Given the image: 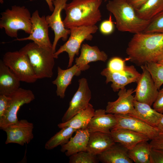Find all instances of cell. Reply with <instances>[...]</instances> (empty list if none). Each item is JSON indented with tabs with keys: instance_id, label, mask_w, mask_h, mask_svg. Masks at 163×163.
Wrapping results in <instances>:
<instances>
[{
	"instance_id": "obj_1",
	"label": "cell",
	"mask_w": 163,
	"mask_h": 163,
	"mask_svg": "<svg viewBox=\"0 0 163 163\" xmlns=\"http://www.w3.org/2000/svg\"><path fill=\"white\" fill-rule=\"evenodd\" d=\"M126 53L128 60L141 66L157 62L163 54V34H135L128 43Z\"/></svg>"
},
{
	"instance_id": "obj_2",
	"label": "cell",
	"mask_w": 163,
	"mask_h": 163,
	"mask_svg": "<svg viewBox=\"0 0 163 163\" xmlns=\"http://www.w3.org/2000/svg\"><path fill=\"white\" fill-rule=\"evenodd\" d=\"M102 0H72L66 4L63 21L66 28L95 25L101 19L99 7Z\"/></svg>"
},
{
	"instance_id": "obj_3",
	"label": "cell",
	"mask_w": 163,
	"mask_h": 163,
	"mask_svg": "<svg viewBox=\"0 0 163 163\" xmlns=\"http://www.w3.org/2000/svg\"><path fill=\"white\" fill-rule=\"evenodd\" d=\"M107 10L113 15L118 30L137 34L143 32L151 20L142 19L126 0H111L106 5Z\"/></svg>"
},
{
	"instance_id": "obj_4",
	"label": "cell",
	"mask_w": 163,
	"mask_h": 163,
	"mask_svg": "<svg viewBox=\"0 0 163 163\" xmlns=\"http://www.w3.org/2000/svg\"><path fill=\"white\" fill-rule=\"evenodd\" d=\"M19 51L27 56L37 79L52 77L55 58L52 50L39 46L33 42Z\"/></svg>"
},
{
	"instance_id": "obj_5",
	"label": "cell",
	"mask_w": 163,
	"mask_h": 163,
	"mask_svg": "<svg viewBox=\"0 0 163 163\" xmlns=\"http://www.w3.org/2000/svg\"><path fill=\"white\" fill-rule=\"evenodd\" d=\"M0 28L4 29L6 34L18 38V31L24 30L30 34L32 28L31 16L29 10L24 6L14 5L1 13Z\"/></svg>"
},
{
	"instance_id": "obj_6",
	"label": "cell",
	"mask_w": 163,
	"mask_h": 163,
	"mask_svg": "<svg viewBox=\"0 0 163 163\" xmlns=\"http://www.w3.org/2000/svg\"><path fill=\"white\" fill-rule=\"evenodd\" d=\"M2 60L21 82L33 83L38 79L27 56L19 50L7 52Z\"/></svg>"
},
{
	"instance_id": "obj_7",
	"label": "cell",
	"mask_w": 163,
	"mask_h": 163,
	"mask_svg": "<svg viewBox=\"0 0 163 163\" xmlns=\"http://www.w3.org/2000/svg\"><path fill=\"white\" fill-rule=\"evenodd\" d=\"M69 29L71 33L69 39L54 53L55 58L57 59L61 53H67L69 57L68 67H71L75 55H78L82 43L85 40H91L92 34L97 32L98 27L95 25L75 27Z\"/></svg>"
},
{
	"instance_id": "obj_8",
	"label": "cell",
	"mask_w": 163,
	"mask_h": 163,
	"mask_svg": "<svg viewBox=\"0 0 163 163\" xmlns=\"http://www.w3.org/2000/svg\"><path fill=\"white\" fill-rule=\"evenodd\" d=\"M8 96L10 99L7 108L3 117L0 119V129L2 130L17 122V113L21 107L35 99L32 91L21 88Z\"/></svg>"
},
{
	"instance_id": "obj_9",
	"label": "cell",
	"mask_w": 163,
	"mask_h": 163,
	"mask_svg": "<svg viewBox=\"0 0 163 163\" xmlns=\"http://www.w3.org/2000/svg\"><path fill=\"white\" fill-rule=\"evenodd\" d=\"M32 28L29 35L21 38H17L14 41H23L31 40L41 47L52 50V44L48 34V24L46 17L40 16L38 11H35L31 16Z\"/></svg>"
},
{
	"instance_id": "obj_10",
	"label": "cell",
	"mask_w": 163,
	"mask_h": 163,
	"mask_svg": "<svg viewBox=\"0 0 163 163\" xmlns=\"http://www.w3.org/2000/svg\"><path fill=\"white\" fill-rule=\"evenodd\" d=\"M68 0H54L53 1L54 10L51 15L46 16V21L49 27L51 28L54 34V38L52 44V51L54 53L59 40L61 38L64 41L67 40L68 35L70 34L69 29L65 28L62 20L61 13L64 9Z\"/></svg>"
},
{
	"instance_id": "obj_11",
	"label": "cell",
	"mask_w": 163,
	"mask_h": 163,
	"mask_svg": "<svg viewBox=\"0 0 163 163\" xmlns=\"http://www.w3.org/2000/svg\"><path fill=\"white\" fill-rule=\"evenodd\" d=\"M142 72L136 83L134 100L151 106L157 96L158 91L151 76L144 65L141 66Z\"/></svg>"
},
{
	"instance_id": "obj_12",
	"label": "cell",
	"mask_w": 163,
	"mask_h": 163,
	"mask_svg": "<svg viewBox=\"0 0 163 163\" xmlns=\"http://www.w3.org/2000/svg\"><path fill=\"white\" fill-rule=\"evenodd\" d=\"M79 87L69 104V107L62 119V123L68 121L88 106L91 97V93L86 79L78 80Z\"/></svg>"
},
{
	"instance_id": "obj_13",
	"label": "cell",
	"mask_w": 163,
	"mask_h": 163,
	"mask_svg": "<svg viewBox=\"0 0 163 163\" xmlns=\"http://www.w3.org/2000/svg\"><path fill=\"white\" fill-rule=\"evenodd\" d=\"M34 124L25 119H22L2 130L6 133L5 144L11 143L23 146L29 144L34 138Z\"/></svg>"
},
{
	"instance_id": "obj_14",
	"label": "cell",
	"mask_w": 163,
	"mask_h": 163,
	"mask_svg": "<svg viewBox=\"0 0 163 163\" xmlns=\"http://www.w3.org/2000/svg\"><path fill=\"white\" fill-rule=\"evenodd\" d=\"M106 78V84L111 82V87L114 92H117L130 83L136 82L141 74L133 65L126 66L124 70L121 72H113L107 67L101 73Z\"/></svg>"
},
{
	"instance_id": "obj_15",
	"label": "cell",
	"mask_w": 163,
	"mask_h": 163,
	"mask_svg": "<svg viewBox=\"0 0 163 163\" xmlns=\"http://www.w3.org/2000/svg\"><path fill=\"white\" fill-rule=\"evenodd\" d=\"M116 123L113 129H128L144 134L149 140H152L158 134V129L128 114H114Z\"/></svg>"
},
{
	"instance_id": "obj_16",
	"label": "cell",
	"mask_w": 163,
	"mask_h": 163,
	"mask_svg": "<svg viewBox=\"0 0 163 163\" xmlns=\"http://www.w3.org/2000/svg\"><path fill=\"white\" fill-rule=\"evenodd\" d=\"M135 92L133 88L126 89L124 87L119 91L118 97L113 101H109L105 109L108 113L113 114H129L134 110V96L133 94Z\"/></svg>"
},
{
	"instance_id": "obj_17",
	"label": "cell",
	"mask_w": 163,
	"mask_h": 163,
	"mask_svg": "<svg viewBox=\"0 0 163 163\" xmlns=\"http://www.w3.org/2000/svg\"><path fill=\"white\" fill-rule=\"evenodd\" d=\"M116 123V120L114 114L106 113L105 109H99L95 110L87 129L90 133L100 132L110 134Z\"/></svg>"
},
{
	"instance_id": "obj_18",
	"label": "cell",
	"mask_w": 163,
	"mask_h": 163,
	"mask_svg": "<svg viewBox=\"0 0 163 163\" xmlns=\"http://www.w3.org/2000/svg\"><path fill=\"white\" fill-rule=\"evenodd\" d=\"M107 58V55L101 51L97 46L83 44L81 46L79 56L75 59V64L83 71L89 68L88 64L90 62L98 61L105 62Z\"/></svg>"
},
{
	"instance_id": "obj_19",
	"label": "cell",
	"mask_w": 163,
	"mask_h": 163,
	"mask_svg": "<svg viewBox=\"0 0 163 163\" xmlns=\"http://www.w3.org/2000/svg\"><path fill=\"white\" fill-rule=\"evenodd\" d=\"M110 134L115 142L120 143L128 150L142 141L149 140L143 134L126 129H113Z\"/></svg>"
},
{
	"instance_id": "obj_20",
	"label": "cell",
	"mask_w": 163,
	"mask_h": 163,
	"mask_svg": "<svg viewBox=\"0 0 163 163\" xmlns=\"http://www.w3.org/2000/svg\"><path fill=\"white\" fill-rule=\"evenodd\" d=\"M75 132L67 143L61 145V151L68 157L81 151H87L90 133L87 128L78 129Z\"/></svg>"
},
{
	"instance_id": "obj_21",
	"label": "cell",
	"mask_w": 163,
	"mask_h": 163,
	"mask_svg": "<svg viewBox=\"0 0 163 163\" xmlns=\"http://www.w3.org/2000/svg\"><path fill=\"white\" fill-rule=\"evenodd\" d=\"M133 112L128 114L157 128L163 114L158 112L148 104L135 100Z\"/></svg>"
},
{
	"instance_id": "obj_22",
	"label": "cell",
	"mask_w": 163,
	"mask_h": 163,
	"mask_svg": "<svg viewBox=\"0 0 163 163\" xmlns=\"http://www.w3.org/2000/svg\"><path fill=\"white\" fill-rule=\"evenodd\" d=\"M128 150L120 143L115 142L97 156L99 160L103 163H132L129 156Z\"/></svg>"
},
{
	"instance_id": "obj_23",
	"label": "cell",
	"mask_w": 163,
	"mask_h": 163,
	"mask_svg": "<svg viewBox=\"0 0 163 163\" xmlns=\"http://www.w3.org/2000/svg\"><path fill=\"white\" fill-rule=\"evenodd\" d=\"M82 71L75 64L66 69L58 67L57 76L52 82L56 86V92L58 96L61 98H64L66 89L71 83L73 77L74 76L79 75Z\"/></svg>"
},
{
	"instance_id": "obj_24",
	"label": "cell",
	"mask_w": 163,
	"mask_h": 163,
	"mask_svg": "<svg viewBox=\"0 0 163 163\" xmlns=\"http://www.w3.org/2000/svg\"><path fill=\"white\" fill-rule=\"evenodd\" d=\"M115 143L110 134L100 132L91 133L87 151L97 155L107 150Z\"/></svg>"
},
{
	"instance_id": "obj_25",
	"label": "cell",
	"mask_w": 163,
	"mask_h": 163,
	"mask_svg": "<svg viewBox=\"0 0 163 163\" xmlns=\"http://www.w3.org/2000/svg\"><path fill=\"white\" fill-rule=\"evenodd\" d=\"M21 81L0 60V94L8 96L20 88Z\"/></svg>"
},
{
	"instance_id": "obj_26",
	"label": "cell",
	"mask_w": 163,
	"mask_h": 163,
	"mask_svg": "<svg viewBox=\"0 0 163 163\" xmlns=\"http://www.w3.org/2000/svg\"><path fill=\"white\" fill-rule=\"evenodd\" d=\"M94 111L93 106L89 103L86 108L80 111L68 121L59 123L58 126L60 129L70 127L77 129H86L94 115Z\"/></svg>"
},
{
	"instance_id": "obj_27",
	"label": "cell",
	"mask_w": 163,
	"mask_h": 163,
	"mask_svg": "<svg viewBox=\"0 0 163 163\" xmlns=\"http://www.w3.org/2000/svg\"><path fill=\"white\" fill-rule=\"evenodd\" d=\"M148 141H142L129 150L128 155L133 162L136 163H150L151 147Z\"/></svg>"
},
{
	"instance_id": "obj_28",
	"label": "cell",
	"mask_w": 163,
	"mask_h": 163,
	"mask_svg": "<svg viewBox=\"0 0 163 163\" xmlns=\"http://www.w3.org/2000/svg\"><path fill=\"white\" fill-rule=\"evenodd\" d=\"M135 11L139 18L151 20L163 11V0H149L141 8Z\"/></svg>"
},
{
	"instance_id": "obj_29",
	"label": "cell",
	"mask_w": 163,
	"mask_h": 163,
	"mask_svg": "<svg viewBox=\"0 0 163 163\" xmlns=\"http://www.w3.org/2000/svg\"><path fill=\"white\" fill-rule=\"evenodd\" d=\"M77 129L70 127H65L52 137L46 143L45 148L50 150L54 149L59 145L67 143L73 133Z\"/></svg>"
},
{
	"instance_id": "obj_30",
	"label": "cell",
	"mask_w": 163,
	"mask_h": 163,
	"mask_svg": "<svg viewBox=\"0 0 163 163\" xmlns=\"http://www.w3.org/2000/svg\"><path fill=\"white\" fill-rule=\"evenodd\" d=\"M144 65L150 73L156 87L159 90L163 84V65L155 62H150Z\"/></svg>"
},
{
	"instance_id": "obj_31",
	"label": "cell",
	"mask_w": 163,
	"mask_h": 163,
	"mask_svg": "<svg viewBox=\"0 0 163 163\" xmlns=\"http://www.w3.org/2000/svg\"><path fill=\"white\" fill-rule=\"evenodd\" d=\"M69 163H97L99 161L97 155L87 151H81L69 156Z\"/></svg>"
},
{
	"instance_id": "obj_32",
	"label": "cell",
	"mask_w": 163,
	"mask_h": 163,
	"mask_svg": "<svg viewBox=\"0 0 163 163\" xmlns=\"http://www.w3.org/2000/svg\"><path fill=\"white\" fill-rule=\"evenodd\" d=\"M145 33L163 34V11L154 17L143 32Z\"/></svg>"
},
{
	"instance_id": "obj_33",
	"label": "cell",
	"mask_w": 163,
	"mask_h": 163,
	"mask_svg": "<svg viewBox=\"0 0 163 163\" xmlns=\"http://www.w3.org/2000/svg\"><path fill=\"white\" fill-rule=\"evenodd\" d=\"M126 66L124 60L119 57H114L109 61L107 68L113 72H121L124 70Z\"/></svg>"
},
{
	"instance_id": "obj_34",
	"label": "cell",
	"mask_w": 163,
	"mask_h": 163,
	"mask_svg": "<svg viewBox=\"0 0 163 163\" xmlns=\"http://www.w3.org/2000/svg\"><path fill=\"white\" fill-rule=\"evenodd\" d=\"M150 163H163V149L151 148Z\"/></svg>"
},
{
	"instance_id": "obj_35",
	"label": "cell",
	"mask_w": 163,
	"mask_h": 163,
	"mask_svg": "<svg viewBox=\"0 0 163 163\" xmlns=\"http://www.w3.org/2000/svg\"><path fill=\"white\" fill-rule=\"evenodd\" d=\"M114 29L113 23L112 21L111 15H110L109 19L103 21L100 27L101 32L105 35L111 34L113 31Z\"/></svg>"
},
{
	"instance_id": "obj_36",
	"label": "cell",
	"mask_w": 163,
	"mask_h": 163,
	"mask_svg": "<svg viewBox=\"0 0 163 163\" xmlns=\"http://www.w3.org/2000/svg\"><path fill=\"white\" fill-rule=\"evenodd\" d=\"M153 106V108L156 111L163 114V88L158 91L157 96Z\"/></svg>"
},
{
	"instance_id": "obj_37",
	"label": "cell",
	"mask_w": 163,
	"mask_h": 163,
	"mask_svg": "<svg viewBox=\"0 0 163 163\" xmlns=\"http://www.w3.org/2000/svg\"><path fill=\"white\" fill-rule=\"evenodd\" d=\"M10 99L9 96L0 94V119L3 117L5 113Z\"/></svg>"
},
{
	"instance_id": "obj_38",
	"label": "cell",
	"mask_w": 163,
	"mask_h": 163,
	"mask_svg": "<svg viewBox=\"0 0 163 163\" xmlns=\"http://www.w3.org/2000/svg\"><path fill=\"white\" fill-rule=\"evenodd\" d=\"M149 143L151 148L163 149V133H159Z\"/></svg>"
},
{
	"instance_id": "obj_39",
	"label": "cell",
	"mask_w": 163,
	"mask_h": 163,
	"mask_svg": "<svg viewBox=\"0 0 163 163\" xmlns=\"http://www.w3.org/2000/svg\"><path fill=\"white\" fill-rule=\"evenodd\" d=\"M149 0H126L127 2L135 10H137L142 7Z\"/></svg>"
},
{
	"instance_id": "obj_40",
	"label": "cell",
	"mask_w": 163,
	"mask_h": 163,
	"mask_svg": "<svg viewBox=\"0 0 163 163\" xmlns=\"http://www.w3.org/2000/svg\"><path fill=\"white\" fill-rule=\"evenodd\" d=\"M157 128L159 133H163V116L161 118Z\"/></svg>"
},
{
	"instance_id": "obj_41",
	"label": "cell",
	"mask_w": 163,
	"mask_h": 163,
	"mask_svg": "<svg viewBox=\"0 0 163 163\" xmlns=\"http://www.w3.org/2000/svg\"><path fill=\"white\" fill-rule=\"evenodd\" d=\"M35 0H30V1H34ZM47 4L49 9L50 11L53 12L54 10V7L52 0H45Z\"/></svg>"
},
{
	"instance_id": "obj_42",
	"label": "cell",
	"mask_w": 163,
	"mask_h": 163,
	"mask_svg": "<svg viewBox=\"0 0 163 163\" xmlns=\"http://www.w3.org/2000/svg\"><path fill=\"white\" fill-rule=\"evenodd\" d=\"M157 62L163 65V54L159 58Z\"/></svg>"
},
{
	"instance_id": "obj_43",
	"label": "cell",
	"mask_w": 163,
	"mask_h": 163,
	"mask_svg": "<svg viewBox=\"0 0 163 163\" xmlns=\"http://www.w3.org/2000/svg\"><path fill=\"white\" fill-rule=\"evenodd\" d=\"M105 0V1H106V0Z\"/></svg>"
},
{
	"instance_id": "obj_44",
	"label": "cell",
	"mask_w": 163,
	"mask_h": 163,
	"mask_svg": "<svg viewBox=\"0 0 163 163\" xmlns=\"http://www.w3.org/2000/svg\"><path fill=\"white\" fill-rule=\"evenodd\" d=\"M53 0V1L54 0Z\"/></svg>"
}]
</instances>
